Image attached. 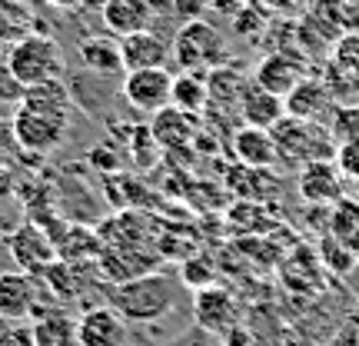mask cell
<instances>
[{"mask_svg":"<svg viewBox=\"0 0 359 346\" xmlns=\"http://www.w3.org/2000/svg\"><path fill=\"white\" fill-rule=\"evenodd\" d=\"M70 107H74V97L64 87V80L27 87L13 114V140L30 154H53L67 140Z\"/></svg>","mask_w":359,"mask_h":346,"instance_id":"cell-1","label":"cell"},{"mask_svg":"<svg viewBox=\"0 0 359 346\" xmlns=\"http://www.w3.org/2000/svg\"><path fill=\"white\" fill-rule=\"evenodd\" d=\"M110 307L127 323H156L177 307V280L170 273H143L127 283H116Z\"/></svg>","mask_w":359,"mask_h":346,"instance_id":"cell-2","label":"cell"},{"mask_svg":"<svg viewBox=\"0 0 359 346\" xmlns=\"http://www.w3.org/2000/svg\"><path fill=\"white\" fill-rule=\"evenodd\" d=\"M7 70L13 74V80L20 87H37L47 80H60L64 74V51L53 37H47L43 30L37 34H27L24 40H17L11 51H7Z\"/></svg>","mask_w":359,"mask_h":346,"instance_id":"cell-3","label":"cell"},{"mask_svg":"<svg viewBox=\"0 0 359 346\" xmlns=\"http://www.w3.org/2000/svg\"><path fill=\"white\" fill-rule=\"evenodd\" d=\"M276 143V157L290 164H320L339 150L333 147V130H323L320 120H299V117H283L276 127L269 130Z\"/></svg>","mask_w":359,"mask_h":346,"instance_id":"cell-4","label":"cell"},{"mask_svg":"<svg viewBox=\"0 0 359 346\" xmlns=\"http://www.w3.org/2000/svg\"><path fill=\"white\" fill-rule=\"evenodd\" d=\"M170 51H173V60L180 70H193V74H210V70L226 64V40L210 20L180 24Z\"/></svg>","mask_w":359,"mask_h":346,"instance_id":"cell-5","label":"cell"},{"mask_svg":"<svg viewBox=\"0 0 359 346\" xmlns=\"http://www.w3.org/2000/svg\"><path fill=\"white\" fill-rule=\"evenodd\" d=\"M7 253H11L13 267L20 273H30V277H43L57 263V244L37 223H20L7 240Z\"/></svg>","mask_w":359,"mask_h":346,"instance_id":"cell-6","label":"cell"},{"mask_svg":"<svg viewBox=\"0 0 359 346\" xmlns=\"http://www.w3.org/2000/svg\"><path fill=\"white\" fill-rule=\"evenodd\" d=\"M123 100L140 110V114H160L163 107H170V93H173V74L167 67H154V70H130L123 74L120 84Z\"/></svg>","mask_w":359,"mask_h":346,"instance_id":"cell-7","label":"cell"},{"mask_svg":"<svg viewBox=\"0 0 359 346\" xmlns=\"http://www.w3.org/2000/svg\"><path fill=\"white\" fill-rule=\"evenodd\" d=\"M193 317H196V326L206 330V333H217V336H226L236 330L240 323V307L226 286H203L193 293Z\"/></svg>","mask_w":359,"mask_h":346,"instance_id":"cell-8","label":"cell"},{"mask_svg":"<svg viewBox=\"0 0 359 346\" xmlns=\"http://www.w3.org/2000/svg\"><path fill=\"white\" fill-rule=\"evenodd\" d=\"M40 313V280L20 270L0 273V320L20 323Z\"/></svg>","mask_w":359,"mask_h":346,"instance_id":"cell-9","label":"cell"},{"mask_svg":"<svg viewBox=\"0 0 359 346\" xmlns=\"http://www.w3.org/2000/svg\"><path fill=\"white\" fill-rule=\"evenodd\" d=\"M80 346H130L127 320L114 307H93L77 320Z\"/></svg>","mask_w":359,"mask_h":346,"instance_id":"cell-10","label":"cell"},{"mask_svg":"<svg viewBox=\"0 0 359 346\" xmlns=\"http://www.w3.org/2000/svg\"><path fill=\"white\" fill-rule=\"evenodd\" d=\"M103 24L110 27V34L116 37H130L150 30L156 17V0H103Z\"/></svg>","mask_w":359,"mask_h":346,"instance_id":"cell-11","label":"cell"},{"mask_svg":"<svg viewBox=\"0 0 359 346\" xmlns=\"http://www.w3.org/2000/svg\"><path fill=\"white\" fill-rule=\"evenodd\" d=\"M120 57H123V74L130 70H154V67H167V60L173 57L170 44L154 30H140L120 37Z\"/></svg>","mask_w":359,"mask_h":346,"instance_id":"cell-12","label":"cell"},{"mask_svg":"<svg viewBox=\"0 0 359 346\" xmlns=\"http://www.w3.org/2000/svg\"><path fill=\"white\" fill-rule=\"evenodd\" d=\"M299 197L309 206H326V204H339L343 200V180H339V167H333L330 160L320 164H306L299 170Z\"/></svg>","mask_w":359,"mask_h":346,"instance_id":"cell-13","label":"cell"},{"mask_svg":"<svg viewBox=\"0 0 359 346\" xmlns=\"http://www.w3.org/2000/svg\"><path fill=\"white\" fill-rule=\"evenodd\" d=\"M236 107H240V114H243L246 127H259V130H273L283 117H286L283 97L263 90L259 84H253V80H246V87H243V93H240Z\"/></svg>","mask_w":359,"mask_h":346,"instance_id":"cell-14","label":"cell"},{"mask_svg":"<svg viewBox=\"0 0 359 346\" xmlns=\"http://www.w3.org/2000/svg\"><path fill=\"white\" fill-rule=\"evenodd\" d=\"M233 157H236V164H243V167H263L269 170L280 157H276V143H273V133L269 130H259V127H240L233 133Z\"/></svg>","mask_w":359,"mask_h":346,"instance_id":"cell-15","label":"cell"},{"mask_svg":"<svg viewBox=\"0 0 359 346\" xmlns=\"http://www.w3.org/2000/svg\"><path fill=\"white\" fill-rule=\"evenodd\" d=\"M299 80H303V64L296 57H290V53H269V57H263L257 74H253V84H259L263 90L276 93V97H286Z\"/></svg>","mask_w":359,"mask_h":346,"instance_id":"cell-16","label":"cell"},{"mask_svg":"<svg viewBox=\"0 0 359 346\" xmlns=\"http://www.w3.org/2000/svg\"><path fill=\"white\" fill-rule=\"evenodd\" d=\"M77 57H80V67H83L87 74H97V77L123 74L120 40H114V37H103V34H93V37L80 40Z\"/></svg>","mask_w":359,"mask_h":346,"instance_id":"cell-17","label":"cell"},{"mask_svg":"<svg viewBox=\"0 0 359 346\" xmlns=\"http://www.w3.org/2000/svg\"><path fill=\"white\" fill-rule=\"evenodd\" d=\"M150 133H154L156 147H163V150H180V147L193 143V137H196V117L183 114L177 107H163L160 114H154Z\"/></svg>","mask_w":359,"mask_h":346,"instance_id":"cell-18","label":"cell"},{"mask_svg":"<svg viewBox=\"0 0 359 346\" xmlns=\"http://www.w3.org/2000/svg\"><path fill=\"white\" fill-rule=\"evenodd\" d=\"M283 103H286V117L320 120V114L330 107V93H326V87H323L320 80L303 77L290 93H286V97H283Z\"/></svg>","mask_w":359,"mask_h":346,"instance_id":"cell-19","label":"cell"},{"mask_svg":"<svg viewBox=\"0 0 359 346\" xmlns=\"http://www.w3.org/2000/svg\"><path fill=\"white\" fill-rule=\"evenodd\" d=\"M210 103V87H206V74H193V70H180L173 74V93H170V107H177L183 114H203Z\"/></svg>","mask_w":359,"mask_h":346,"instance_id":"cell-20","label":"cell"},{"mask_svg":"<svg viewBox=\"0 0 359 346\" xmlns=\"http://www.w3.org/2000/svg\"><path fill=\"white\" fill-rule=\"evenodd\" d=\"M30 346H80L77 320L64 313H40L30 326Z\"/></svg>","mask_w":359,"mask_h":346,"instance_id":"cell-21","label":"cell"},{"mask_svg":"<svg viewBox=\"0 0 359 346\" xmlns=\"http://www.w3.org/2000/svg\"><path fill=\"white\" fill-rule=\"evenodd\" d=\"M27 34H37V17L30 11V4L20 0H0V44L13 47Z\"/></svg>","mask_w":359,"mask_h":346,"instance_id":"cell-22","label":"cell"},{"mask_svg":"<svg viewBox=\"0 0 359 346\" xmlns=\"http://www.w3.org/2000/svg\"><path fill=\"white\" fill-rule=\"evenodd\" d=\"M330 233L336 244L359 253V200H339L330 206Z\"/></svg>","mask_w":359,"mask_h":346,"instance_id":"cell-23","label":"cell"},{"mask_svg":"<svg viewBox=\"0 0 359 346\" xmlns=\"http://www.w3.org/2000/svg\"><path fill=\"white\" fill-rule=\"evenodd\" d=\"M206 87H210V100H223V103H236L240 93H243L246 80L236 67H217L206 74Z\"/></svg>","mask_w":359,"mask_h":346,"instance_id":"cell-24","label":"cell"},{"mask_svg":"<svg viewBox=\"0 0 359 346\" xmlns=\"http://www.w3.org/2000/svg\"><path fill=\"white\" fill-rule=\"evenodd\" d=\"M180 280L190 286L193 293L203 290V286H213L217 283V270L206 257H187L183 260V270H180Z\"/></svg>","mask_w":359,"mask_h":346,"instance_id":"cell-25","label":"cell"},{"mask_svg":"<svg viewBox=\"0 0 359 346\" xmlns=\"http://www.w3.org/2000/svg\"><path fill=\"white\" fill-rule=\"evenodd\" d=\"M336 167H339L343 177L359 180V140L339 143V150H336Z\"/></svg>","mask_w":359,"mask_h":346,"instance_id":"cell-26","label":"cell"},{"mask_svg":"<svg viewBox=\"0 0 359 346\" xmlns=\"http://www.w3.org/2000/svg\"><path fill=\"white\" fill-rule=\"evenodd\" d=\"M170 11L177 13L180 24H190V20H203V13L210 11V0H170Z\"/></svg>","mask_w":359,"mask_h":346,"instance_id":"cell-27","label":"cell"},{"mask_svg":"<svg viewBox=\"0 0 359 346\" xmlns=\"http://www.w3.org/2000/svg\"><path fill=\"white\" fill-rule=\"evenodd\" d=\"M333 133L346 140H359V110H336L333 120Z\"/></svg>","mask_w":359,"mask_h":346,"instance_id":"cell-28","label":"cell"},{"mask_svg":"<svg viewBox=\"0 0 359 346\" xmlns=\"http://www.w3.org/2000/svg\"><path fill=\"white\" fill-rule=\"evenodd\" d=\"M20 97H24V87L13 80V74L7 70V64L0 67V100H17L20 103Z\"/></svg>","mask_w":359,"mask_h":346,"instance_id":"cell-29","label":"cell"},{"mask_svg":"<svg viewBox=\"0 0 359 346\" xmlns=\"http://www.w3.org/2000/svg\"><path fill=\"white\" fill-rule=\"evenodd\" d=\"M60 11H87V7H103V0H47Z\"/></svg>","mask_w":359,"mask_h":346,"instance_id":"cell-30","label":"cell"},{"mask_svg":"<svg viewBox=\"0 0 359 346\" xmlns=\"http://www.w3.org/2000/svg\"><path fill=\"white\" fill-rule=\"evenodd\" d=\"M20 4H30V0H20Z\"/></svg>","mask_w":359,"mask_h":346,"instance_id":"cell-31","label":"cell"}]
</instances>
